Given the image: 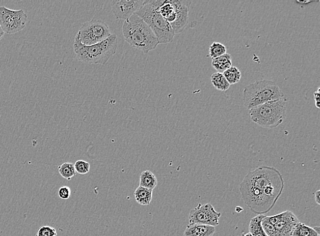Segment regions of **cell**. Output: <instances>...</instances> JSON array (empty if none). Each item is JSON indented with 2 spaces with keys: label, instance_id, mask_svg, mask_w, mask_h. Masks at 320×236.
Segmentation results:
<instances>
[{
  "label": "cell",
  "instance_id": "cell-8",
  "mask_svg": "<svg viewBox=\"0 0 320 236\" xmlns=\"http://www.w3.org/2000/svg\"><path fill=\"white\" fill-rule=\"evenodd\" d=\"M112 35L108 23L102 20L93 19L85 22L76 34L82 44L91 46L104 41Z\"/></svg>",
  "mask_w": 320,
  "mask_h": 236
},
{
  "label": "cell",
  "instance_id": "cell-30",
  "mask_svg": "<svg viewBox=\"0 0 320 236\" xmlns=\"http://www.w3.org/2000/svg\"><path fill=\"white\" fill-rule=\"evenodd\" d=\"M298 3L302 4V5H305V4H309L313 3V1H297Z\"/></svg>",
  "mask_w": 320,
  "mask_h": 236
},
{
  "label": "cell",
  "instance_id": "cell-10",
  "mask_svg": "<svg viewBox=\"0 0 320 236\" xmlns=\"http://www.w3.org/2000/svg\"><path fill=\"white\" fill-rule=\"evenodd\" d=\"M221 214L215 211L210 203H199L195 209L191 210L189 214V224H203L216 227L219 225Z\"/></svg>",
  "mask_w": 320,
  "mask_h": 236
},
{
  "label": "cell",
  "instance_id": "cell-19",
  "mask_svg": "<svg viewBox=\"0 0 320 236\" xmlns=\"http://www.w3.org/2000/svg\"><path fill=\"white\" fill-rule=\"evenodd\" d=\"M223 74L230 85L237 83L241 79V71L235 66H231L226 71L223 72Z\"/></svg>",
  "mask_w": 320,
  "mask_h": 236
},
{
  "label": "cell",
  "instance_id": "cell-14",
  "mask_svg": "<svg viewBox=\"0 0 320 236\" xmlns=\"http://www.w3.org/2000/svg\"><path fill=\"white\" fill-rule=\"evenodd\" d=\"M212 65L217 72L223 74L232 66L231 54L226 53L219 57L213 58Z\"/></svg>",
  "mask_w": 320,
  "mask_h": 236
},
{
  "label": "cell",
  "instance_id": "cell-16",
  "mask_svg": "<svg viewBox=\"0 0 320 236\" xmlns=\"http://www.w3.org/2000/svg\"><path fill=\"white\" fill-rule=\"evenodd\" d=\"M134 195L139 204L148 205L152 201V191L140 186L136 189Z\"/></svg>",
  "mask_w": 320,
  "mask_h": 236
},
{
  "label": "cell",
  "instance_id": "cell-22",
  "mask_svg": "<svg viewBox=\"0 0 320 236\" xmlns=\"http://www.w3.org/2000/svg\"><path fill=\"white\" fill-rule=\"evenodd\" d=\"M227 53V48L220 42H213L209 48V54L211 58H215Z\"/></svg>",
  "mask_w": 320,
  "mask_h": 236
},
{
  "label": "cell",
  "instance_id": "cell-15",
  "mask_svg": "<svg viewBox=\"0 0 320 236\" xmlns=\"http://www.w3.org/2000/svg\"><path fill=\"white\" fill-rule=\"evenodd\" d=\"M157 184H158V181L152 171L146 170L141 173L140 187L153 191L156 187Z\"/></svg>",
  "mask_w": 320,
  "mask_h": 236
},
{
  "label": "cell",
  "instance_id": "cell-20",
  "mask_svg": "<svg viewBox=\"0 0 320 236\" xmlns=\"http://www.w3.org/2000/svg\"><path fill=\"white\" fill-rule=\"evenodd\" d=\"M292 236H320V234H318L313 228L299 223L296 227Z\"/></svg>",
  "mask_w": 320,
  "mask_h": 236
},
{
  "label": "cell",
  "instance_id": "cell-7",
  "mask_svg": "<svg viewBox=\"0 0 320 236\" xmlns=\"http://www.w3.org/2000/svg\"><path fill=\"white\" fill-rule=\"evenodd\" d=\"M191 3L186 0H157L159 13L172 26L175 34L186 27Z\"/></svg>",
  "mask_w": 320,
  "mask_h": 236
},
{
  "label": "cell",
  "instance_id": "cell-21",
  "mask_svg": "<svg viewBox=\"0 0 320 236\" xmlns=\"http://www.w3.org/2000/svg\"><path fill=\"white\" fill-rule=\"evenodd\" d=\"M58 171L62 177L68 181H70L76 175L74 164L72 163H64L58 167Z\"/></svg>",
  "mask_w": 320,
  "mask_h": 236
},
{
  "label": "cell",
  "instance_id": "cell-11",
  "mask_svg": "<svg viewBox=\"0 0 320 236\" xmlns=\"http://www.w3.org/2000/svg\"><path fill=\"white\" fill-rule=\"evenodd\" d=\"M267 217L275 227L277 236H292L296 227L300 223L297 216L289 211Z\"/></svg>",
  "mask_w": 320,
  "mask_h": 236
},
{
  "label": "cell",
  "instance_id": "cell-23",
  "mask_svg": "<svg viewBox=\"0 0 320 236\" xmlns=\"http://www.w3.org/2000/svg\"><path fill=\"white\" fill-rule=\"evenodd\" d=\"M74 169L76 173L78 174H86L90 171V165L87 161L84 160L76 161L74 164Z\"/></svg>",
  "mask_w": 320,
  "mask_h": 236
},
{
  "label": "cell",
  "instance_id": "cell-1",
  "mask_svg": "<svg viewBox=\"0 0 320 236\" xmlns=\"http://www.w3.org/2000/svg\"><path fill=\"white\" fill-rule=\"evenodd\" d=\"M244 181L258 189L274 205L284 189L282 175L273 167H259L255 170L249 171Z\"/></svg>",
  "mask_w": 320,
  "mask_h": 236
},
{
  "label": "cell",
  "instance_id": "cell-29",
  "mask_svg": "<svg viewBox=\"0 0 320 236\" xmlns=\"http://www.w3.org/2000/svg\"><path fill=\"white\" fill-rule=\"evenodd\" d=\"M5 32H4L3 29H2L1 26H0V41L3 39V36H5Z\"/></svg>",
  "mask_w": 320,
  "mask_h": 236
},
{
  "label": "cell",
  "instance_id": "cell-5",
  "mask_svg": "<svg viewBox=\"0 0 320 236\" xmlns=\"http://www.w3.org/2000/svg\"><path fill=\"white\" fill-rule=\"evenodd\" d=\"M284 98L279 86L272 80H257L245 86L243 91L244 106L248 110L265 103Z\"/></svg>",
  "mask_w": 320,
  "mask_h": 236
},
{
  "label": "cell",
  "instance_id": "cell-6",
  "mask_svg": "<svg viewBox=\"0 0 320 236\" xmlns=\"http://www.w3.org/2000/svg\"><path fill=\"white\" fill-rule=\"evenodd\" d=\"M286 110L287 100L283 98L259 105L249 110L253 122L262 128L273 129L282 124Z\"/></svg>",
  "mask_w": 320,
  "mask_h": 236
},
{
  "label": "cell",
  "instance_id": "cell-28",
  "mask_svg": "<svg viewBox=\"0 0 320 236\" xmlns=\"http://www.w3.org/2000/svg\"><path fill=\"white\" fill-rule=\"evenodd\" d=\"M319 197H320V191L317 190V191H316L315 193V201L316 203H317L318 205H320Z\"/></svg>",
  "mask_w": 320,
  "mask_h": 236
},
{
  "label": "cell",
  "instance_id": "cell-24",
  "mask_svg": "<svg viewBox=\"0 0 320 236\" xmlns=\"http://www.w3.org/2000/svg\"><path fill=\"white\" fill-rule=\"evenodd\" d=\"M261 227L263 231L268 236H277V232H276L275 228L273 224L268 219L267 216H265L264 218L261 221Z\"/></svg>",
  "mask_w": 320,
  "mask_h": 236
},
{
  "label": "cell",
  "instance_id": "cell-25",
  "mask_svg": "<svg viewBox=\"0 0 320 236\" xmlns=\"http://www.w3.org/2000/svg\"><path fill=\"white\" fill-rule=\"evenodd\" d=\"M36 236H57V232L54 227L45 225L39 228Z\"/></svg>",
  "mask_w": 320,
  "mask_h": 236
},
{
  "label": "cell",
  "instance_id": "cell-3",
  "mask_svg": "<svg viewBox=\"0 0 320 236\" xmlns=\"http://www.w3.org/2000/svg\"><path fill=\"white\" fill-rule=\"evenodd\" d=\"M118 41L116 34H112L104 41L93 45L86 46L82 44L75 36L73 44L74 51L79 61L86 64L104 65L111 56L116 53Z\"/></svg>",
  "mask_w": 320,
  "mask_h": 236
},
{
  "label": "cell",
  "instance_id": "cell-32",
  "mask_svg": "<svg viewBox=\"0 0 320 236\" xmlns=\"http://www.w3.org/2000/svg\"><path fill=\"white\" fill-rule=\"evenodd\" d=\"M243 236H253V235L251 233H245V235H243Z\"/></svg>",
  "mask_w": 320,
  "mask_h": 236
},
{
  "label": "cell",
  "instance_id": "cell-12",
  "mask_svg": "<svg viewBox=\"0 0 320 236\" xmlns=\"http://www.w3.org/2000/svg\"><path fill=\"white\" fill-rule=\"evenodd\" d=\"M144 0H120L114 2L112 11L118 19H128L136 13L144 5Z\"/></svg>",
  "mask_w": 320,
  "mask_h": 236
},
{
  "label": "cell",
  "instance_id": "cell-4",
  "mask_svg": "<svg viewBox=\"0 0 320 236\" xmlns=\"http://www.w3.org/2000/svg\"><path fill=\"white\" fill-rule=\"evenodd\" d=\"M136 14L148 24L159 44H168L173 41L176 34L170 24L159 13L157 0H144V5Z\"/></svg>",
  "mask_w": 320,
  "mask_h": 236
},
{
  "label": "cell",
  "instance_id": "cell-2",
  "mask_svg": "<svg viewBox=\"0 0 320 236\" xmlns=\"http://www.w3.org/2000/svg\"><path fill=\"white\" fill-rule=\"evenodd\" d=\"M122 33L130 46L142 50L145 54L154 50L159 44L158 39L148 24L136 13L124 21Z\"/></svg>",
  "mask_w": 320,
  "mask_h": 236
},
{
  "label": "cell",
  "instance_id": "cell-27",
  "mask_svg": "<svg viewBox=\"0 0 320 236\" xmlns=\"http://www.w3.org/2000/svg\"><path fill=\"white\" fill-rule=\"evenodd\" d=\"M319 90H320V88L319 86V87H318L317 90L316 91V92H314L313 94V96H314V100H315V106L316 108L319 109L320 108V103H319V98H320V95H319Z\"/></svg>",
  "mask_w": 320,
  "mask_h": 236
},
{
  "label": "cell",
  "instance_id": "cell-13",
  "mask_svg": "<svg viewBox=\"0 0 320 236\" xmlns=\"http://www.w3.org/2000/svg\"><path fill=\"white\" fill-rule=\"evenodd\" d=\"M216 227L203 224H189L184 230V236H212Z\"/></svg>",
  "mask_w": 320,
  "mask_h": 236
},
{
  "label": "cell",
  "instance_id": "cell-18",
  "mask_svg": "<svg viewBox=\"0 0 320 236\" xmlns=\"http://www.w3.org/2000/svg\"><path fill=\"white\" fill-rule=\"evenodd\" d=\"M211 82L215 88L222 92H226L230 87V84L227 81L226 78L222 73L219 72H216L211 76Z\"/></svg>",
  "mask_w": 320,
  "mask_h": 236
},
{
  "label": "cell",
  "instance_id": "cell-26",
  "mask_svg": "<svg viewBox=\"0 0 320 236\" xmlns=\"http://www.w3.org/2000/svg\"><path fill=\"white\" fill-rule=\"evenodd\" d=\"M58 195L62 199H69L70 195H71V190H70V187L67 186L62 187L58 191Z\"/></svg>",
  "mask_w": 320,
  "mask_h": 236
},
{
  "label": "cell",
  "instance_id": "cell-9",
  "mask_svg": "<svg viewBox=\"0 0 320 236\" xmlns=\"http://www.w3.org/2000/svg\"><path fill=\"white\" fill-rule=\"evenodd\" d=\"M28 16L23 10H11L0 7V26L5 33H17L25 27Z\"/></svg>",
  "mask_w": 320,
  "mask_h": 236
},
{
  "label": "cell",
  "instance_id": "cell-17",
  "mask_svg": "<svg viewBox=\"0 0 320 236\" xmlns=\"http://www.w3.org/2000/svg\"><path fill=\"white\" fill-rule=\"evenodd\" d=\"M265 215H259L251 219L249 223V233L253 236H268L261 227V221Z\"/></svg>",
  "mask_w": 320,
  "mask_h": 236
},
{
  "label": "cell",
  "instance_id": "cell-31",
  "mask_svg": "<svg viewBox=\"0 0 320 236\" xmlns=\"http://www.w3.org/2000/svg\"><path fill=\"white\" fill-rule=\"evenodd\" d=\"M243 209H242V208L239 207V206H237L236 209H235V211L237 212V213H241V211H243Z\"/></svg>",
  "mask_w": 320,
  "mask_h": 236
}]
</instances>
